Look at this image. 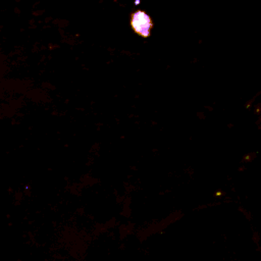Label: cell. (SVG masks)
<instances>
[{
	"mask_svg": "<svg viewBox=\"0 0 261 261\" xmlns=\"http://www.w3.org/2000/svg\"><path fill=\"white\" fill-rule=\"evenodd\" d=\"M132 27L141 36L147 37L152 27L150 17L143 11H137L132 16Z\"/></svg>",
	"mask_w": 261,
	"mask_h": 261,
	"instance_id": "6da1fadb",
	"label": "cell"
}]
</instances>
